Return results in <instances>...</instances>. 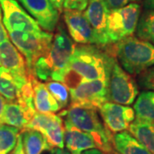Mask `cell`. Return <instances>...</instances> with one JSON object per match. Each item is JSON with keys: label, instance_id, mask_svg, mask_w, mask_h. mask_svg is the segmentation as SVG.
I'll use <instances>...</instances> for the list:
<instances>
[{"label": "cell", "instance_id": "obj_8", "mask_svg": "<svg viewBox=\"0 0 154 154\" xmlns=\"http://www.w3.org/2000/svg\"><path fill=\"white\" fill-rule=\"evenodd\" d=\"M109 101L123 105H130L139 94L137 83L116 60L113 62L108 83Z\"/></svg>", "mask_w": 154, "mask_h": 154}, {"label": "cell", "instance_id": "obj_33", "mask_svg": "<svg viewBox=\"0 0 154 154\" xmlns=\"http://www.w3.org/2000/svg\"><path fill=\"white\" fill-rule=\"evenodd\" d=\"M144 6L146 11H154V0H145Z\"/></svg>", "mask_w": 154, "mask_h": 154}, {"label": "cell", "instance_id": "obj_25", "mask_svg": "<svg viewBox=\"0 0 154 154\" xmlns=\"http://www.w3.org/2000/svg\"><path fill=\"white\" fill-rule=\"evenodd\" d=\"M136 33L138 38L154 45V11H146L139 19Z\"/></svg>", "mask_w": 154, "mask_h": 154}, {"label": "cell", "instance_id": "obj_20", "mask_svg": "<svg viewBox=\"0 0 154 154\" xmlns=\"http://www.w3.org/2000/svg\"><path fill=\"white\" fill-rule=\"evenodd\" d=\"M113 146L117 154H152L131 133L126 130L113 135Z\"/></svg>", "mask_w": 154, "mask_h": 154}, {"label": "cell", "instance_id": "obj_4", "mask_svg": "<svg viewBox=\"0 0 154 154\" xmlns=\"http://www.w3.org/2000/svg\"><path fill=\"white\" fill-rule=\"evenodd\" d=\"M60 116H65V121L73 126L92 134L99 150L105 153L117 154L113 146V134L101 121L98 110L70 105Z\"/></svg>", "mask_w": 154, "mask_h": 154}, {"label": "cell", "instance_id": "obj_36", "mask_svg": "<svg viewBox=\"0 0 154 154\" xmlns=\"http://www.w3.org/2000/svg\"><path fill=\"white\" fill-rule=\"evenodd\" d=\"M5 99L0 95V123H2V116H3V111H4V107H5Z\"/></svg>", "mask_w": 154, "mask_h": 154}, {"label": "cell", "instance_id": "obj_6", "mask_svg": "<svg viewBox=\"0 0 154 154\" xmlns=\"http://www.w3.org/2000/svg\"><path fill=\"white\" fill-rule=\"evenodd\" d=\"M11 42L24 57L28 71L30 73L33 63L49 51L53 35L52 33L41 31L31 32H7Z\"/></svg>", "mask_w": 154, "mask_h": 154}, {"label": "cell", "instance_id": "obj_16", "mask_svg": "<svg viewBox=\"0 0 154 154\" xmlns=\"http://www.w3.org/2000/svg\"><path fill=\"white\" fill-rule=\"evenodd\" d=\"M109 12L102 0H89L84 11L85 17L99 35L105 47L110 45L106 36V23Z\"/></svg>", "mask_w": 154, "mask_h": 154}, {"label": "cell", "instance_id": "obj_7", "mask_svg": "<svg viewBox=\"0 0 154 154\" xmlns=\"http://www.w3.org/2000/svg\"><path fill=\"white\" fill-rule=\"evenodd\" d=\"M109 80L81 81L75 87L69 88L70 105L88 109H99L109 101Z\"/></svg>", "mask_w": 154, "mask_h": 154}, {"label": "cell", "instance_id": "obj_18", "mask_svg": "<svg viewBox=\"0 0 154 154\" xmlns=\"http://www.w3.org/2000/svg\"><path fill=\"white\" fill-rule=\"evenodd\" d=\"M35 113V108L28 105L18 102L5 103L2 116V123L23 129Z\"/></svg>", "mask_w": 154, "mask_h": 154}, {"label": "cell", "instance_id": "obj_21", "mask_svg": "<svg viewBox=\"0 0 154 154\" xmlns=\"http://www.w3.org/2000/svg\"><path fill=\"white\" fill-rule=\"evenodd\" d=\"M21 134L26 154H42L45 151H51L52 149L45 137L38 130L24 128Z\"/></svg>", "mask_w": 154, "mask_h": 154}, {"label": "cell", "instance_id": "obj_19", "mask_svg": "<svg viewBox=\"0 0 154 154\" xmlns=\"http://www.w3.org/2000/svg\"><path fill=\"white\" fill-rule=\"evenodd\" d=\"M31 82L33 85V105L36 112L56 113L59 111L60 106L50 93L45 84L38 81L33 75H31Z\"/></svg>", "mask_w": 154, "mask_h": 154}, {"label": "cell", "instance_id": "obj_12", "mask_svg": "<svg viewBox=\"0 0 154 154\" xmlns=\"http://www.w3.org/2000/svg\"><path fill=\"white\" fill-rule=\"evenodd\" d=\"M99 110L104 124L112 134L128 129L135 119L133 108L113 102H106Z\"/></svg>", "mask_w": 154, "mask_h": 154}, {"label": "cell", "instance_id": "obj_17", "mask_svg": "<svg viewBox=\"0 0 154 154\" xmlns=\"http://www.w3.org/2000/svg\"><path fill=\"white\" fill-rule=\"evenodd\" d=\"M0 67H4L17 75H30L24 57L9 39L0 43Z\"/></svg>", "mask_w": 154, "mask_h": 154}, {"label": "cell", "instance_id": "obj_2", "mask_svg": "<svg viewBox=\"0 0 154 154\" xmlns=\"http://www.w3.org/2000/svg\"><path fill=\"white\" fill-rule=\"evenodd\" d=\"M116 57L110 49L93 45L75 46L69 63V74L74 73L81 81L109 80Z\"/></svg>", "mask_w": 154, "mask_h": 154}, {"label": "cell", "instance_id": "obj_23", "mask_svg": "<svg viewBox=\"0 0 154 154\" xmlns=\"http://www.w3.org/2000/svg\"><path fill=\"white\" fill-rule=\"evenodd\" d=\"M134 110L137 119L154 123V91H145L140 94Z\"/></svg>", "mask_w": 154, "mask_h": 154}, {"label": "cell", "instance_id": "obj_29", "mask_svg": "<svg viewBox=\"0 0 154 154\" xmlns=\"http://www.w3.org/2000/svg\"><path fill=\"white\" fill-rule=\"evenodd\" d=\"M104 4L108 9V11H110L115 9H118L123 6H126L132 3H138L140 0H102Z\"/></svg>", "mask_w": 154, "mask_h": 154}, {"label": "cell", "instance_id": "obj_28", "mask_svg": "<svg viewBox=\"0 0 154 154\" xmlns=\"http://www.w3.org/2000/svg\"><path fill=\"white\" fill-rule=\"evenodd\" d=\"M89 0H63V10H75L83 11L86 10Z\"/></svg>", "mask_w": 154, "mask_h": 154}, {"label": "cell", "instance_id": "obj_13", "mask_svg": "<svg viewBox=\"0 0 154 154\" xmlns=\"http://www.w3.org/2000/svg\"><path fill=\"white\" fill-rule=\"evenodd\" d=\"M22 8L38 22L42 29L52 33L59 20L60 12L50 0H17Z\"/></svg>", "mask_w": 154, "mask_h": 154}, {"label": "cell", "instance_id": "obj_5", "mask_svg": "<svg viewBox=\"0 0 154 154\" xmlns=\"http://www.w3.org/2000/svg\"><path fill=\"white\" fill-rule=\"evenodd\" d=\"M140 14V5L137 3H132L109 12L106 36L110 45L133 36L137 28Z\"/></svg>", "mask_w": 154, "mask_h": 154}, {"label": "cell", "instance_id": "obj_15", "mask_svg": "<svg viewBox=\"0 0 154 154\" xmlns=\"http://www.w3.org/2000/svg\"><path fill=\"white\" fill-rule=\"evenodd\" d=\"M64 140L67 150L70 154H82L87 150L99 149L98 143L92 134L77 128L65 120Z\"/></svg>", "mask_w": 154, "mask_h": 154}, {"label": "cell", "instance_id": "obj_3", "mask_svg": "<svg viewBox=\"0 0 154 154\" xmlns=\"http://www.w3.org/2000/svg\"><path fill=\"white\" fill-rule=\"evenodd\" d=\"M110 52L130 75H140L154 66V45L136 37H128L111 45Z\"/></svg>", "mask_w": 154, "mask_h": 154}, {"label": "cell", "instance_id": "obj_32", "mask_svg": "<svg viewBox=\"0 0 154 154\" xmlns=\"http://www.w3.org/2000/svg\"><path fill=\"white\" fill-rule=\"evenodd\" d=\"M51 2V4L54 5L56 9L59 12L63 11V0H50Z\"/></svg>", "mask_w": 154, "mask_h": 154}, {"label": "cell", "instance_id": "obj_1", "mask_svg": "<svg viewBox=\"0 0 154 154\" xmlns=\"http://www.w3.org/2000/svg\"><path fill=\"white\" fill-rule=\"evenodd\" d=\"M75 46L60 26L53 36L49 51L33 63L30 74L40 82L65 83L69 75V63Z\"/></svg>", "mask_w": 154, "mask_h": 154}, {"label": "cell", "instance_id": "obj_11", "mask_svg": "<svg viewBox=\"0 0 154 154\" xmlns=\"http://www.w3.org/2000/svg\"><path fill=\"white\" fill-rule=\"evenodd\" d=\"M64 21L72 39L78 44L93 45L105 48L84 12L75 10H64Z\"/></svg>", "mask_w": 154, "mask_h": 154}, {"label": "cell", "instance_id": "obj_14", "mask_svg": "<svg viewBox=\"0 0 154 154\" xmlns=\"http://www.w3.org/2000/svg\"><path fill=\"white\" fill-rule=\"evenodd\" d=\"M30 76L17 75L0 67V95L8 102H17L22 97L23 88L30 81Z\"/></svg>", "mask_w": 154, "mask_h": 154}, {"label": "cell", "instance_id": "obj_26", "mask_svg": "<svg viewBox=\"0 0 154 154\" xmlns=\"http://www.w3.org/2000/svg\"><path fill=\"white\" fill-rule=\"evenodd\" d=\"M46 88L54 97L61 109H64L69 101V90L65 83L49 81L45 83Z\"/></svg>", "mask_w": 154, "mask_h": 154}, {"label": "cell", "instance_id": "obj_10", "mask_svg": "<svg viewBox=\"0 0 154 154\" xmlns=\"http://www.w3.org/2000/svg\"><path fill=\"white\" fill-rule=\"evenodd\" d=\"M25 128L39 131L52 148L64 147V122L62 116L36 112Z\"/></svg>", "mask_w": 154, "mask_h": 154}, {"label": "cell", "instance_id": "obj_27", "mask_svg": "<svg viewBox=\"0 0 154 154\" xmlns=\"http://www.w3.org/2000/svg\"><path fill=\"white\" fill-rule=\"evenodd\" d=\"M139 85L144 89L154 91V66L140 74L138 78Z\"/></svg>", "mask_w": 154, "mask_h": 154}, {"label": "cell", "instance_id": "obj_30", "mask_svg": "<svg viewBox=\"0 0 154 154\" xmlns=\"http://www.w3.org/2000/svg\"><path fill=\"white\" fill-rule=\"evenodd\" d=\"M11 154H26L24 152V148H23V144H22V134H19L18 138H17V142L16 146L12 150Z\"/></svg>", "mask_w": 154, "mask_h": 154}, {"label": "cell", "instance_id": "obj_22", "mask_svg": "<svg viewBox=\"0 0 154 154\" xmlns=\"http://www.w3.org/2000/svg\"><path fill=\"white\" fill-rule=\"evenodd\" d=\"M129 132L152 154H154V123L134 119L128 127Z\"/></svg>", "mask_w": 154, "mask_h": 154}, {"label": "cell", "instance_id": "obj_34", "mask_svg": "<svg viewBox=\"0 0 154 154\" xmlns=\"http://www.w3.org/2000/svg\"><path fill=\"white\" fill-rule=\"evenodd\" d=\"M51 154H70L68 150L61 148H52L51 150Z\"/></svg>", "mask_w": 154, "mask_h": 154}, {"label": "cell", "instance_id": "obj_9", "mask_svg": "<svg viewBox=\"0 0 154 154\" xmlns=\"http://www.w3.org/2000/svg\"><path fill=\"white\" fill-rule=\"evenodd\" d=\"M3 23L7 32L43 31L33 17L22 8L17 0H0Z\"/></svg>", "mask_w": 154, "mask_h": 154}, {"label": "cell", "instance_id": "obj_35", "mask_svg": "<svg viewBox=\"0 0 154 154\" xmlns=\"http://www.w3.org/2000/svg\"><path fill=\"white\" fill-rule=\"evenodd\" d=\"M82 154H108V153H105V152H102L101 150H99V149L94 148V149H90V150H87V151H84Z\"/></svg>", "mask_w": 154, "mask_h": 154}, {"label": "cell", "instance_id": "obj_31", "mask_svg": "<svg viewBox=\"0 0 154 154\" xmlns=\"http://www.w3.org/2000/svg\"><path fill=\"white\" fill-rule=\"evenodd\" d=\"M6 39H9V35L3 23V16H2L1 7H0V43H2Z\"/></svg>", "mask_w": 154, "mask_h": 154}, {"label": "cell", "instance_id": "obj_24", "mask_svg": "<svg viewBox=\"0 0 154 154\" xmlns=\"http://www.w3.org/2000/svg\"><path fill=\"white\" fill-rule=\"evenodd\" d=\"M19 128L0 123V154H9L16 146Z\"/></svg>", "mask_w": 154, "mask_h": 154}]
</instances>
